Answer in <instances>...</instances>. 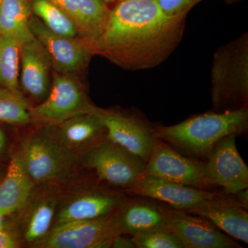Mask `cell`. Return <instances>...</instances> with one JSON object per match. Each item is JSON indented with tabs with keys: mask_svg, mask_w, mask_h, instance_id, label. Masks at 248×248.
Masks as SVG:
<instances>
[{
	"mask_svg": "<svg viewBox=\"0 0 248 248\" xmlns=\"http://www.w3.org/2000/svg\"><path fill=\"white\" fill-rule=\"evenodd\" d=\"M186 16L165 14L158 0H124L110 9L105 29L93 45L94 55L130 70L159 66L182 40Z\"/></svg>",
	"mask_w": 248,
	"mask_h": 248,
	"instance_id": "obj_1",
	"label": "cell"
},
{
	"mask_svg": "<svg viewBox=\"0 0 248 248\" xmlns=\"http://www.w3.org/2000/svg\"><path fill=\"white\" fill-rule=\"evenodd\" d=\"M248 128V108L195 115L170 125H155L156 138L187 154L206 158L220 140L230 135H241Z\"/></svg>",
	"mask_w": 248,
	"mask_h": 248,
	"instance_id": "obj_2",
	"label": "cell"
},
{
	"mask_svg": "<svg viewBox=\"0 0 248 248\" xmlns=\"http://www.w3.org/2000/svg\"><path fill=\"white\" fill-rule=\"evenodd\" d=\"M213 111L239 110L248 107V35L218 47L211 68Z\"/></svg>",
	"mask_w": 248,
	"mask_h": 248,
	"instance_id": "obj_3",
	"label": "cell"
},
{
	"mask_svg": "<svg viewBox=\"0 0 248 248\" xmlns=\"http://www.w3.org/2000/svg\"><path fill=\"white\" fill-rule=\"evenodd\" d=\"M22 154L28 173L37 183L66 177L76 161L74 151L64 146L55 133L46 128L29 137Z\"/></svg>",
	"mask_w": 248,
	"mask_h": 248,
	"instance_id": "obj_4",
	"label": "cell"
},
{
	"mask_svg": "<svg viewBox=\"0 0 248 248\" xmlns=\"http://www.w3.org/2000/svg\"><path fill=\"white\" fill-rule=\"evenodd\" d=\"M94 112L105 127L108 140L146 164L157 140L155 125L141 113L97 107L94 108Z\"/></svg>",
	"mask_w": 248,
	"mask_h": 248,
	"instance_id": "obj_5",
	"label": "cell"
},
{
	"mask_svg": "<svg viewBox=\"0 0 248 248\" xmlns=\"http://www.w3.org/2000/svg\"><path fill=\"white\" fill-rule=\"evenodd\" d=\"M94 108L74 74L54 71L48 95L38 106L31 107V114L32 119L59 124L74 116L92 112Z\"/></svg>",
	"mask_w": 248,
	"mask_h": 248,
	"instance_id": "obj_6",
	"label": "cell"
},
{
	"mask_svg": "<svg viewBox=\"0 0 248 248\" xmlns=\"http://www.w3.org/2000/svg\"><path fill=\"white\" fill-rule=\"evenodd\" d=\"M113 215L84 221L57 223L35 243L40 248H110L119 235Z\"/></svg>",
	"mask_w": 248,
	"mask_h": 248,
	"instance_id": "obj_7",
	"label": "cell"
},
{
	"mask_svg": "<svg viewBox=\"0 0 248 248\" xmlns=\"http://www.w3.org/2000/svg\"><path fill=\"white\" fill-rule=\"evenodd\" d=\"M85 164L100 180L126 190L141 177L145 163L110 140H104L86 153Z\"/></svg>",
	"mask_w": 248,
	"mask_h": 248,
	"instance_id": "obj_8",
	"label": "cell"
},
{
	"mask_svg": "<svg viewBox=\"0 0 248 248\" xmlns=\"http://www.w3.org/2000/svg\"><path fill=\"white\" fill-rule=\"evenodd\" d=\"M236 137L230 135L220 140L205 163L207 186H218L231 195L248 187V168L238 151Z\"/></svg>",
	"mask_w": 248,
	"mask_h": 248,
	"instance_id": "obj_9",
	"label": "cell"
},
{
	"mask_svg": "<svg viewBox=\"0 0 248 248\" xmlns=\"http://www.w3.org/2000/svg\"><path fill=\"white\" fill-rule=\"evenodd\" d=\"M155 177L206 190L205 164L178 153L157 138L141 177ZM140 177V178H141Z\"/></svg>",
	"mask_w": 248,
	"mask_h": 248,
	"instance_id": "obj_10",
	"label": "cell"
},
{
	"mask_svg": "<svg viewBox=\"0 0 248 248\" xmlns=\"http://www.w3.org/2000/svg\"><path fill=\"white\" fill-rule=\"evenodd\" d=\"M29 27L35 38L45 48L55 72L75 74L84 70L94 55L91 46L84 40L54 33L32 14Z\"/></svg>",
	"mask_w": 248,
	"mask_h": 248,
	"instance_id": "obj_11",
	"label": "cell"
},
{
	"mask_svg": "<svg viewBox=\"0 0 248 248\" xmlns=\"http://www.w3.org/2000/svg\"><path fill=\"white\" fill-rule=\"evenodd\" d=\"M169 228L182 241L185 248H241L211 221L184 210L165 204Z\"/></svg>",
	"mask_w": 248,
	"mask_h": 248,
	"instance_id": "obj_12",
	"label": "cell"
},
{
	"mask_svg": "<svg viewBox=\"0 0 248 248\" xmlns=\"http://www.w3.org/2000/svg\"><path fill=\"white\" fill-rule=\"evenodd\" d=\"M125 190L128 195L147 197L184 211L197 208L215 193L155 177L140 178Z\"/></svg>",
	"mask_w": 248,
	"mask_h": 248,
	"instance_id": "obj_13",
	"label": "cell"
},
{
	"mask_svg": "<svg viewBox=\"0 0 248 248\" xmlns=\"http://www.w3.org/2000/svg\"><path fill=\"white\" fill-rule=\"evenodd\" d=\"M134 197L126 199L114 213L119 234L133 236L151 230L169 229L165 203L147 197Z\"/></svg>",
	"mask_w": 248,
	"mask_h": 248,
	"instance_id": "obj_14",
	"label": "cell"
},
{
	"mask_svg": "<svg viewBox=\"0 0 248 248\" xmlns=\"http://www.w3.org/2000/svg\"><path fill=\"white\" fill-rule=\"evenodd\" d=\"M207 218L232 237L248 244V213L232 195L215 192L197 208L186 211Z\"/></svg>",
	"mask_w": 248,
	"mask_h": 248,
	"instance_id": "obj_15",
	"label": "cell"
},
{
	"mask_svg": "<svg viewBox=\"0 0 248 248\" xmlns=\"http://www.w3.org/2000/svg\"><path fill=\"white\" fill-rule=\"evenodd\" d=\"M48 1L58 6L67 15L76 26L79 38L92 48L107 25L111 9L108 5L102 0Z\"/></svg>",
	"mask_w": 248,
	"mask_h": 248,
	"instance_id": "obj_16",
	"label": "cell"
},
{
	"mask_svg": "<svg viewBox=\"0 0 248 248\" xmlns=\"http://www.w3.org/2000/svg\"><path fill=\"white\" fill-rule=\"evenodd\" d=\"M20 62L22 89L34 99L42 102L50 91L52 65L48 54L37 39L22 46Z\"/></svg>",
	"mask_w": 248,
	"mask_h": 248,
	"instance_id": "obj_17",
	"label": "cell"
},
{
	"mask_svg": "<svg viewBox=\"0 0 248 248\" xmlns=\"http://www.w3.org/2000/svg\"><path fill=\"white\" fill-rule=\"evenodd\" d=\"M126 199L119 193L94 189L68 202L59 213L57 223L109 216L115 213Z\"/></svg>",
	"mask_w": 248,
	"mask_h": 248,
	"instance_id": "obj_18",
	"label": "cell"
},
{
	"mask_svg": "<svg viewBox=\"0 0 248 248\" xmlns=\"http://www.w3.org/2000/svg\"><path fill=\"white\" fill-rule=\"evenodd\" d=\"M34 182L28 173L22 152L13 156L0 184V212L5 217L19 211L29 202Z\"/></svg>",
	"mask_w": 248,
	"mask_h": 248,
	"instance_id": "obj_19",
	"label": "cell"
},
{
	"mask_svg": "<svg viewBox=\"0 0 248 248\" xmlns=\"http://www.w3.org/2000/svg\"><path fill=\"white\" fill-rule=\"evenodd\" d=\"M55 134L64 146L73 151L79 148L89 151L107 139L105 127L94 110L59 124Z\"/></svg>",
	"mask_w": 248,
	"mask_h": 248,
	"instance_id": "obj_20",
	"label": "cell"
},
{
	"mask_svg": "<svg viewBox=\"0 0 248 248\" xmlns=\"http://www.w3.org/2000/svg\"><path fill=\"white\" fill-rule=\"evenodd\" d=\"M31 0H2L0 5V35L15 37L21 46L34 40L29 27Z\"/></svg>",
	"mask_w": 248,
	"mask_h": 248,
	"instance_id": "obj_21",
	"label": "cell"
},
{
	"mask_svg": "<svg viewBox=\"0 0 248 248\" xmlns=\"http://www.w3.org/2000/svg\"><path fill=\"white\" fill-rule=\"evenodd\" d=\"M21 48L15 37L0 35V86L22 95L19 87Z\"/></svg>",
	"mask_w": 248,
	"mask_h": 248,
	"instance_id": "obj_22",
	"label": "cell"
},
{
	"mask_svg": "<svg viewBox=\"0 0 248 248\" xmlns=\"http://www.w3.org/2000/svg\"><path fill=\"white\" fill-rule=\"evenodd\" d=\"M31 3L32 15L48 30L64 37H79L75 24L58 6L48 0H32Z\"/></svg>",
	"mask_w": 248,
	"mask_h": 248,
	"instance_id": "obj_23",
	"label": "cell"
},
{
	"mask_svg": "<svg viewBox=\"0 0 248 248\" xmlns=\"http://www.w3.org/2000/svg\"><path fill=\"white\" fill-rule=\"evenodd\" d=\"M56 201L47 198L36 204L26 221L24 238L26 241L35 244L50 231L55 215Z\"/></svg>",
	"mask_w": 248,
	"mask_h": 248,
	"instance_id": "obj_24",
	"label": "cell"
},
{
	"mask_svg": "<svg viewBox=\"0 0 248 248\" xmlns=\"http://www.w3.org/2000/svg\"><path fill=\"white\" fill-rule=\"evenodd\" d=\"M31 120V107L24 96L0 86V122L25 125Z\"/></svg>",
	"mask_w": 248,
	"mask_h": 248,
	"instance_id": "obj_25",
	"label": "cell"
},
{
	"mask_svg": "<svg viewBox=\"0 0 248 248\" xmlns=\"http://www.w3.org/2000/svg\"><path fill=\"white\" fill-rule=\"evenodd\" d=\"M131 236L138 248H185L179 238L168 228L151 230Z\"/></svg>",
	"mask_w": 248,
	"mask_h": 248,
	"instance_id": "obj_26",
	"label": "cell"
},
{
	"mask_svg": "<svg viewBox=\"0 0 248 248\" xmlns=\"http://www.w3.org/2000/svg\"><path fill=\"white\" fill-rule=\"evenodd\" d=\"M203 0H158L161 9L170 16H186L195 5Z\"/></svg>",
	"mask_w": 248,
	"mask_h": 248,
	"instance_id": "obj_27",
	"label": "cell"
},
{
	"mask_svg": "<svg viewBox=\"0 0 248 248\" xmlns=\"http://www.w3.org/2000/svg\"><path fill=\"white\" fill-rule=\"evenodd\" d=\"M19 247L17 241L14 235L6 231L0 230V248H16Z\"/></svg>",
	"mask_w": 248,
	"mask_h": 248,
	"instance_id": "obj_28",
	"label": "cell"
},
{
	"mask_svg": "<svg viewBox=\"0 0 248 248\" xmlns=\"http://www.w3.org/2000/svg\"><path fill=\"white\" fill-rule=\"evenodd\" d=\"M111 248H135L136 247H135V245L131 238L125 237V236H123V234H119L114 238L112 244H111Z\"/></svg>",
	"mask_w": 248,
	"mask_h": 248,
	"instance_id": "obj_29",
	"label": "cell"
},
{
	"mask_svg": "<svg viewBox=\"0 0 248 248\" xmlns=\"http://www.w3.org/2000/svg\"><path fill=\"white\" fill-rule=\"evenodd\" d=\"M232 197L245 209H248V188L244 190H240L239 192L234 194Z\"/></svg>",
	"mask_w": 248,
	"mask_h": 248,
	"instance_id": "obj_30",
	"label": "cell"
},
{
	"mask_svg": "<svg viewBox=\"0 0 248 248\" xmlns=\"http://www.w3.org/2000/svg\"><path fill=\"white\" fill-rule=\"evenodd\" d=\"M5 146V136L3 132L0 129V153L2 151Z\"/></svg>",
	"mask_w": 248,
	"mask_h": 248,
	"instance_id": "obj_31",
	"label": "cell"
},
{
	"mask_svg": "<svg viewBox=\"0 0 248 248\" xmlns=\"http://www.w3.org/2000/svg\"><path fill=\"white\" fill-rule=\"evenodd\" d=\"M4 215L0 212V230L5 228Z\"/></svg>",
	"mask_w": 248,
	"mask_h": 248,
	"instance_id": "obj_32",
	"label": "cell"
},
{
	"mask_svg": "<svg viewBox=\"0 0 248 248\" xmlns=\"http://www.w3.org/2000/svg\"><path fill=\"white\" fill-rule=\"evenodd\" d=\"M102 1H104V2H105L106 4H107L108 5L115 3V0H102Z\"/></svg>",
	"mask_w": 248,
	"mask_h": 248,
	"instance_id": "obj_33",
	"label": "cell"
},
{
	"mask_svg": "<svg viewBox=\"0 0 248 248\" xmlns=\"http://www.w3.org/2000/svg\"><path fill=\"white\" fill-rule=\"evenodd\" d=\"M228 2H235V1H241V0H226Z\"/></svg>",
	"mask_w": 248,
	"mask_h": 248,
	"instance_id": "obj_34",
	"label": "cell"
},
{
	"mask_svg": "<svg viewBox=\"0 0 248 248\" xmlns=\"http://www.w3.org/2000/svg\"><path fill=\"white\" fill-rule=\"evenodd\" d=\"M124 1V0H115V3L120 2V1Z\"/></svg>",
	"mask_w": 248,
	"mask_h": 248,
	"instance_id": "obj_35",
	"label": "cell"
},
{
	"mask_svg": "<svg viewBox=\"0 0 248 248\" xmlns=\"http://www.w3.org/2000/svg\"><path fill=\"white\" fill-rule=\"evenodd\" d=\"M1 170H0V179H1Z\"/></svg>",
	"mask_w": 248,
	"mask_h": 248,
	"instance_id": "obj_36",
	"label": "cell"
},
{
	"mask_svg": "<svg viewBox=\"0 0 248 248\" xmlns=\"http://www.w3.org/2000/svg\"><path fill=\"white\" fill-rule=\"evenodd\" d=\"M1 1H2V0H0V5H1Z\"/></svg>",
	"mask_w": 248,
	"mask_h": 248,
	"instance_id": "obj_37",
	"label": "cell"
}]
</instances>
